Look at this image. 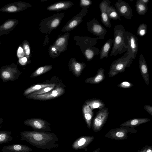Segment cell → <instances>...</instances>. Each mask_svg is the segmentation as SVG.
I'll list each match as a JSON object with an SVG mask.
<instances>
[{"mask_svg": "<svg viewBox=\"0 0 152 152\" xmlns=\"http://www.w3.org/2000/svg\"><path fill=\"white\" fill-rule=\"evenodd\" d=\"M31 7L29 3L23 1H18L7 4L0 9V11L14 13L20 12Z\"/></svg>", "mask_w": 152, "mask_h": 152, "instance_id": "7c38bea8", "label": "cell"}, {"mask_svg": "<svg viewBox=\"0 0 152 152\" xmlns=\"http://www.w3.org/2000/svg\"><path fill=\"white\" fill-rule=\"evenodd\" d=\"M101 150L100 148H98L93 151L92 152H99Z\"/></svg>", "mask_w": 152, "mask_h": 152, "instance_id": "7dc6e473", "label": "cell"}, {"mask_svg": "<svg viewBox=\"0 0 152 152\" xmlns=\"http://www.w3.org/2000/svg\"><path fill=\"white\" fill-rule=\"evenodd\" d=\"M150 120L145 118H135L128 120L121 124V127L127 126L134 128L139 125L149 121Z\"/></svg>", "mask_w": 152, "mask_h": 152, "instance_id": "44dd1931", "label": "cell"}, {"mask_svg": "<svg viewBox=\"0 0 152 152\" xmlns=\"http://www.w3.org/2000/svg\"><path fill=\"white\" fill-rule=\"evenodd\" d=\"M87 29L89 31L98 37L99 39H103L107 32L106 29L99 22L97 19L93 18L87 24Z\"/></svg>", "mask_w": 152, "mask_h": 152, "instance_id": "30bf717a", "label": "cell"}, {"mask_svg": "<svg viewBox=\"0 0 152 152\" xmlns=\"http://www.w3.org/2000/svg\"><path fill=\"white\" fill-rule=\"evenodd\" d=\"M113 39H110L108 40L104 44L100 50L99 58L100 60L104 58H107L109 51L110 50Z\"/></svg>", "mask_w": 152, "mask_h": 152, "instance_id": "4316f807", "label": "cell"}, {"mask_svg": "<svg viewBox=\"0 0 152 152\" xmlns=\"http://www.w3.org/2000/svg\"><path fill=\"white\" fill-rule=\"evenodd\" d=\"M17 56L19 59L21 58L24 56V53L23 50L21 47L20 46L17 51Z\"/></svg>", "mask_w": 152, "mask_h": 152, "instance_id": "ab89813d", "label": "cell"}, {"mask_svg": "<svg viewBox=\"0 0 152 152\" xmlns=\"http://www.w3.org/2000/svg\"><path fill=\"white\" fill-rule=\"evenodd\" d=\"M84 104L88 106L92 110L95 109H101L105 106L104 103L100 99L98 98H92L88 99Z\"/></svg>", "mask_w": 152, "mask_h": 152, "instance_id": "484cf974", "label": "cell"}, {"mask_svg": "<svg viewBox=\"0 0 152 152\" xmlns=\"http://www.w3.org/2000/svg\"><path fill=\"white\" fill-rule=\"evenodd\" d=\"M100 53L99 49L96 47H92L86 49L83 53L87 60L89 61L92 60L94 57Z\"/></svg>", "mask_w": 152, "mask_h": 152, "instance_id": "f1b7e54d", "label": "cell"}, {"mask_svg": "<svg viewBox=\"0 0 152 152\" xmlns=\"http://www.w3.org/2000/svg\"><path fill=\"white\" fill-rule=\"evenodd\" d=\"M93 136H82L77 139L72 144V148L76 150H82L86 148L94 140Z\"/></svg>", "mask_w": 152, "mask_h": 152, "instance_id": "9a60e30c", "label": "cell"}, {"mask_svg": "<svg viewBox=\"0 0 152 152\" xmlns=\"http://www.w3.org/2000/svg\"><path fill=\"white\" fill-rule=\"evenodd\" d=\"M23 123L25 125L31 127L35 131L44 132L51 131L50 124L42 119H28L25 120Z\"/></svg>", "mask_w": 152, "mask_h": 152, "instance_id": "52a82bcc", "label": "cell"}, {"mask_svg": "<svg viewBox=\"0 0 152 152\" xmlns=\"http://www.w3.org/2000/svg\"><path fill=\"white\" fill-rule=\"evenodd\" d=\"M1 77L5 81L15 80L21 74L18 70L17 65L14 63L9 65L2 66L0 69Z\"/></svg>", "mask_w": 152, "mask_h": 152, "instance_id": "8992f818", "label": "cell"}, {"mask_svg": "<svg viewBox=\"0 0 152 152\" xmlns=\"http://www.w3.org/2000/svg\"><path fill=\"white\" fill-rule=\"evenodd\" d=\"M139 68L142 77L146 84L149 83V75L147 65L143 55L140 54L139 59Z\"/></svg>", "mask_w": 152, "mask_h": 152, "instance_id": "ffe728a7", "label": "cell"}, {"mask_svg": "<svg viewBox=\"0 0 152 152\" xmlns=\"http://www.w3.org/2000/svg\"><path fill=\"white\" fill-rule=\"evenodd\" d=\"M19 61L20 64L22 65H25L28 61L27 58L24 57L19 59Z\"/></svg>", "mask_w": 152, "mask_h": 152, "instance_id": "60d3db41", "label": "cell"}, {"mask_svg": "<svg viewBox=\"0 0 152 152\" xmlns=\"http://www.w3.org/2000/svg\"><path fill=\"white\" fill-rule=\"evenodd\" d=\"M51 65L39 67L31 74V77H35L45 73L50 70L52 68Z\"/></svg>", "mask_w": 152, "mask_h": 152, "instance_id": "d6a6232c", "label": "cell"}, {"mask_svg": "<svg viewBox=\"0 0 152 152\" xmlns=\"http://www.w3.org/2000/svg\"><path fill=\"white\" fill-rule=\"evenodd\" d=\"M64 88L57 85L52 90L46 93L33 96L28 95L26 98L38 100H48L54 99L62 95L65 92Z\"/></svg>", "mask_w": 152, "mask_h": 152, "instance_id": "ba28073f", "label": "cell"}, {"mask_svg": "<svg viewBox=\"0 0 152 152\" xmlns=\"http://www.w3.org/2000/svg\"><path fill=\"white\" fill-rule=\"evenodd\" d=\"M135 7L137 13L141 15H144L148 10L147 5L142 3L139 0L136 1Z\"/></svg>", "mask_w": 152, "mask_h": 152, "instance_id": "836d02e7", "label": "cell"}, {"mask_svg": "<svg viewBox=\"0 0 152 152\" xmlns=\"http://www.w3.org/2000/svg\"><path fill=\"white\" fill-rule=\"evenodd\" d=\"M3 121L4 119L3 118H0V128L2 127L1 125L3 122Z\"/></svg>", "mask_w": 152, "mask_h": 152, "instance_id": "bcb514c9", "label": "cell"}, {"mask_svg": "<svg viewBox=\"0 0 152 152\" xmlns=\"http://www.w3.org/2000/svg\"><path fill=\"white\" fill-rule=\"evenodd\" d=\"M69 34L67 33L66 34L58 38L53 45L50 48L49 53L50 54L59 55L61 53L66 50L67 46Z\"/></svg>", "mask_w": 152, "mask_h": 152, "instance_id": "9c48e42d", "label": "cell"}, {"mask_svg": "<svg viewBox=\"0 0 152 152\" xmlns=\"http://www.w3.org/2000/svg\"><path fill=\"white\" fill-rule=\"evenodd\" d=\"M104 71L102 68L99 69L95 76L87 78L85 82L91 84H97L100 83L104 80L105 78Z\"/></svg>", "mask_w": 152, "mask_h": 152, "instance_id": "603a6c76", "label": "cell"}, {"mask_svg": "<svg viewBox=\"0 0 152 152\" xmlns=\"http://www.w3.org/2000/svg\"><path fill=\"white\" fill-rule=\"evenodd\" d=\"M137 131L134 128L123 126L115 128L109 130L105 137L116 140H124L128 138L129 133H135Z\"/></svg>", "mask_w": 152, "mask_h": 152, "instance_id": "277c9868", "label": "cell"}, {"mask_svg": "<svg viewBox=\"0 0 152 152\" xmlns=\"http://www.w3.org/2000/svg\"><path fill=\"white\" fill-rule=\"evenodd\" d=\"M18 20L15 19H9L0 26V36L10 34L18 23Z\"/></svg>", "mask_w": 152, "mask_h": 152, "instance_id": "ac0fdd59", "label": "cell"}, {"mask_svg": "<svg viewBox=\"0 0 152 152\" xmlns=\"http://www.w3.org/2000/svg\"><path fill=\"white\" fill-rule=\"evenodd\" d=\"M106 12L110 20L111 19L121 20L120 16L118 13L116 9L113 6L110 5L108 6L106 9Z\"/></svg>", "mask_w": 152, "mask_h": 152, "instance_id": "4dcf8cb0", "label": "cell"}, {"mask_svg": "<svg viewBox=\"0 0 152 152\" xmlns=\"http://www.w3.org/2000/svg\"><path fill=\"white\" fill-rule=\"evenodd\" d=\"M99 39L97 38H92L88 37H83L81 38V48L83 53L86 49L93 47L97 43Z\"/></svg>", "mask_w": 152, "mask_h": 152, "instance_id": "d4e9b609", "label": "cell"}, {"mask_svg": "<svg viewBox=\"0 0 152 152\" xmlns=\"http://www.w3.org/2000/svg\"><path fill=\"white\" fill-rule=\"evenodd\" d=\"M109 114L108 109L105 107L99 110L96 113L91 124V128L94 132H99L102 128L107 119Z\"/></svg>", "mask_w": 152, "mask_h": 152, "instance_id": "5b68a950", "label": "cell"}, {"mask_svg": "<svg viewBox=\"0 0 152 152\" xmlns=\"http://www.w3.org/2000/svg\"><path fill=\"white\" fill-rule=\"evenodd\" d=\"M116 10L119 15L129 20L133 16V12L131 7L126 2L122 0H118L114 4Z\"/></svg>", "mask_w": 152, "mask_h": 152, "instance_id": "4fadbf2b", "label": "cell"}, {"mask_svg": "<svg viewBox=\"0 0 152 152\" xmlns=\"http://www.w3.org/2000/svg\"><path fill=\"white\" fill-rule=\"evenodd\" d=\"M128 55L134 59L136 58L138 51V39L132 33L126 31Z\"/></svg>", "mask_w": 152, "mask_h": 152, "instance_id": "8fae6325", "label": "cell"}, {"mask_svg": "<svg viewBox=\"0 0 152 152\" xmlns=\"http://www.w3.org/2000/svg\"><path fill=\"white\" fill-rule=\"evenodd\" d=\"M2 152H29L33 149L30 147L21 144H14L3 147Z\"/></svg>", "mask_w": 152, "mask_h": 152, "instance_id": "d6986e66", "label": "cell"}, {"mask_svg": "<svg viewBox=\"0 0 152 152\" xmlns=\"http://www.w3.org/2000/svg\"><path fill=\"white\" fill-rule=\"evenodd\" d=\"M20 134L21 140H25L33 146L42 150H50L59 146L57 143L58 137L52 133L25 131L21 132Z\"/></svg>", "mask_w": 152, "mask_h": 152, "instance_id": "6da1fadb", "label": "cell"}, {"mask_svg": "<svg viewBox=\"0 0 152 152\" xmlns=\"http://www.w3.org/2000/svg\"><path fill=\"white\" fill-rule=\"evenodd\" d=\"M133 60L128 55L127 51L123 56L112 62L108 72L109 77H113L119 73L124 72L126 67L130 66Z\"/></svg>", "mask_w": 152, "mask_h": 152, "instance_id": "3957f363", "label": "cell"}, {"mask_svg": "<svg viewBox=\"0 0 152 152\" xmlns=\"http://www.w3.org/2000/svg\"><path fill=\"white\" fill-rule=\"evenodd\" d=\"M68 66L69 70L73 75L77 77H78L85 69L86 64L83 62H78L75 58H72L69 61Z\"/></svg>", "mask_w": 152, "mask_h": 152, "instance_id": "e0dca14e", "label": "cell"}, {"mask_svg": "<svg viewBox=\"0 0 152 152\" xmlns=\"http://www.w3.org/2000/svg\"><path fill=\"white\" fill-rule=\"evenodd\" d=\"M144 109L150 114L152 115V106L149 105H145Z\"/></svg>", "mask_w": 152, "mask_h": 152, "instance_id": "b9f144b4", "label": "cell"}, {"mask_svg": "<svg viewBox=\"0 0 152 152\" xmlns=\"http://www.w3.org/2000/svg\"><path fill=\"white\" fill-rule=\"evenodd\" d=\"M73 3L69 1L58 2L51 5L47 8V10L51 11H58L67 9L72 7Z\"/></svg>", "mask_w": 152, "mask_h": 152, "instance_id": "cb8c5ba5", "label": "cell"}, {"mask_svg": "<svg viewBox=\"0 0 152 152\" xmlns=\"http://www.w3.org/2000/svg\"><path fill=\"white\" fill-rule=\"evenodd\" d=\"M133 86V83L126 81L122 82L117 85L118 87L122 88H129Z\"/></svg>", "mask_w": 152, "mask_h": 152, "instance_id": "74e56055", "label": "cell"}, {"mask_svg": "<svg viewBox=\"0 0 152 152\" xmlns=\"http://www.w3.org/2000/svg\"><path fill=\"white\" fill-rule=\"evenodd\" d=\"M21 46L24 52V56L27 58L28 62H29L31 56V49L29 44L26 40H24L22 43Z\"/></svg>", "mask_w": 152, "mask_h": 152, "instance_id": "e575fe53", "label": "cell"}, {"mask_svg": "<svg viewBox=\"0 0 152 152\" xmlns=\"http://www.w3.org/2000/svg\"><path fill=\"white\" fill-rule=\"evenodd\" d=\"M56 85H57L54 84L52 86L44 88L36 92L30 94L28 95L33 96L46 93L53 90Z\"/></svg>", "mask_w": 152, "mask_h": 152, "instance_id": "d590c367", "label": "cell"}, {"mask_svg": "<svg viewBox=\"0 0 152 152\" xmlns=\"http://www.w3.org/2000/svg\"><path fill=\"white\" fill-rule=\"evenodd\" d=\"M113 33V45L110 56L120 54L128 50L126 31L124 26L121 24L115 25Z\"/></svg>", "mask_w": 152, "mask_h": 152, "instance_id": "7a4b0ae2", "label": "cell"}, {"mask_svg": "<svg viewBox=\"0 0 152 152\" xmlns=\"http://www.w3.org/2000/svg\"><path fill=\"white\" fill-rule=\"evenodd\" d=\"M54 84V83H46L34 85L26 89L24 92L23 94L25 96H27L30 94L36 92L44 88L52 86Z\"/></svg>", "mask_w": 152, "mask_h": 152, "instance_id": "83f0119b", "label": "cell"}, {"mask_svg": "<svg viewBox=\"0 0 152 152\" xmlns=\"http://www.w3.org/2000/svg\"><path fill=\"white\" fill-rule=\"evenodd\" d=\"M148 146L146 145L144 146L142 149L141 150H139L137 152H146V151L148 148Z\"/></svg>", "mask_w": 152, "mask_h": 152, "instance_id": "7bdbcfd3", "label": "cell"}, {"mask_svg": "<svg viewBox=\"0 0 152 152\" xmlns=\"http://www.w3.org/2000/svg\"><path fill=\"white\" fill-rule=\"evenodd\" d=\"M146 152H152V147L151 145L148 146Z\"/></svg>", "mask_w": 152, "mask_h": 152, "instance_id": "f6af8a7d", "label": "cell"}, {"mask_svg": "<svg viewBox=\"0 0 152 152\" xmlns=\"http://www.w3.org/2000/svg\"><path fill=\"white\" fill-rule=\"evenodd\" d=\"M147 31V26L144 23L140 24L138 26L137 31V34L140 37L145 36Z\"/></svg>", "mask_w": 152, "mask_h": 152, "instance_id": "8d00e7d4", "label": "cell"}, {"mask_svg": "<svg viewBox=\"0 0 152 152\" xmlns=\"http://www.w3.org/2000/svg\"><path fill=\"white\" fill-rule=\"evenodd\" d=\"M139 1L142 3L147 5L149 1V0H139Z\"/></svg>", "mask_w": 152, "mask_h": 152, "instance_id": "ee69618b", "label": "cell"}, {"mask_svg": "<svg viewBox=\"0 0 152 152\" xmlns=\"http://www.w3.org/2000/svg\"><path fill=\"white\" fill-rule=\"evenodd\" d=\"M53 16L49 18V20L46 23L47 28H49L50 31L56 28L59 26L62 18L61 17Z\"/></svg>", "mask_w": 152, "mask_h": 152, "instance_id": "f546056e", "label": "cell"}, {"mask_svg": "<svg viewBox=\"0 0 152 152\" xmlns=\"http://www.w3.org/2000/svg\"><path fill=\"white\" fill-rule=\"evenodd\" d=\"M82 112L85 122L88 128H91V122L94 116V113L90 107L84 104L82 108Z\"/></svg>", "mask_w": 152, "mask_h": 152, "instance_id": "7402d4cb", "label": "cell"}, {"mask_svg": "<svg viewBox=\"0 0 152 152\" xmlns=\"http://www.w3.org/2000/svg\"><path fill=\"white\" fill-rule=\"evenodd\" d=\"M111 3L109 0H104L99 4L101 22L104 26L109 28H111L112 26L107 13L106 9L108 6L110 5Z\"/></svg>", "mask_w": 152, "mask_h": 152, "instance_id": "2e32d148", "label": "cell"}, {"mask_svg": "<svg viewBox=\"0 0 152 152\" xmlns=\"http://www.w3.org/2000/svg\"><path fill=\"white\" fill-rule=\"evenodd\" d=\"M92 4V2L90 0H81L80 1V6L83 8H89Z\"/></svg>", "mask_w": 152, "mask_h": 152, "instance_id": "f35d334b", "label": "cell"}, {"mask_svg": "<svg viewBox=\"0 0 152 152\" xmlns=\"http://www.w3.org/2000/svg\"><path fill=\"white\" fill-rule=\"evenodd\" d=\"M88 7L83 8L81 11L78 14L73 17L63 28V32L69 31L77 26L82 21L83 17L86 15Z\"/></svg>", "mask_w": 152, "mask_h": 152, "instance_id": "5bb4252c", "label": "cell"}, {"mask_svg": "<svg viewBox=\"0 0 152 152\" xmlns=\"http://www.w3.org/2000/svg\"><path fill=\"white\" fill-rule=\"evenodd\" d=\"M11 131H0V144L12 141L13 138L11 136Z\"/></svg>", "mask_w": 152, "mask_h": 152, "instance_id": "1f68e13d", "label": "cell"}]
</instances>
